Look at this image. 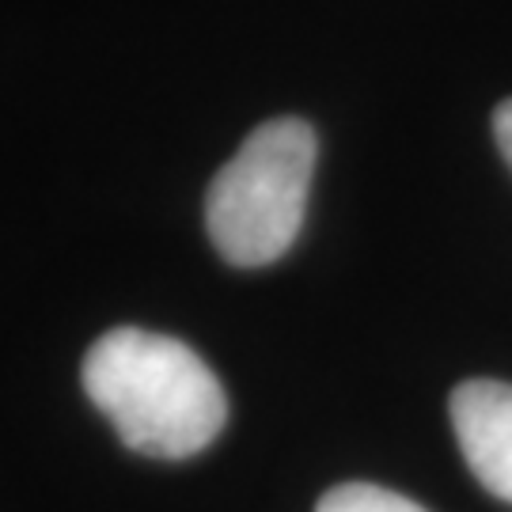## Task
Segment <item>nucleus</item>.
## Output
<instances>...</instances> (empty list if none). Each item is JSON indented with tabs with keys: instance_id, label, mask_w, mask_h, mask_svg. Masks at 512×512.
I'll use <instances>...</instances> for the list:
<instances>
[{
	"instance_id": "f257e3e1",
	"label": "nucleus",
	"mask_w": 512,
	"mask_h": 512,
	"mask_svg": "<svg viewBox=\"0 0 512 512\" xmlns=\"http://www.w3.org/2000/svg\"><path fill=\"white\" fill-rule=\"evenodd\" d=\"M84 391L126 448L186 459L228 421L224 387L194 349L156 330L114 327L84 357Z\"/></svg>"
},
{
	"instance_id": "f03ea898",
	"label": "nucleus",
	"mask_w": 512,
	"mask_h": 512,
	"mask_svg": "<svg viewBox=\"0 0 512 512\" xmlns=\"http://www.w3.org/2000/svg\"><path fill=\"white\" fill-rule=\"evenodd\" d=\"M315 129L300 118L258 126L205 198L209 239L232 266H270L293 247L315 175Z\"/></svg>"
},
{
	"instance_id": "7ed1b4c3",
	"label": "nucleus",
	"mask_w": 512,
	"mask_h": 512,
	"mask_svg": "<svg viewBox=\"0 0 512 512\" xmlns=\"http://www.w3.org/2000/svg\"><path fill=\"white\" fill-rule=\"evenodd\" d=\"M452 425L478 482L501 501H512V384H459L452 395Z\"/></svg>"
},
{
	"instance_id": "20e7f679",
	"label": "nucleus",
	"mask_w": 512,
	"mask_h": 512,
	"mask_svg": "<svg viewBox=\"0 0 512 512\" xmlns=\"http://www.w3.org/2000/svg\"><path fill=\"white\" fill-rule=\"evenodd\" d=\"M315 512H425L418 501L384 490V486H372V482H346V486H334Z\"/></svg>"
},
{
	"instance_id": "39448f33",
	"label": "nucleus",
	"mask_w": 512,
	"mask_h": 512,
	"mask_svg": "<svg viewBox=\"0 0 512 512\" xmlns=\"http://www.w3.org/2000/svg\"><path fill=\"white\" fill-rule=\"evenodd\" d=\"M494 133H497V148H501V156L509 160L512 167V99H505L494 114Z\"/></svg>"
}]
</instances>
